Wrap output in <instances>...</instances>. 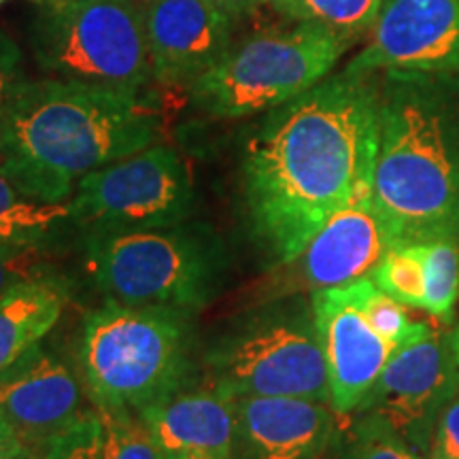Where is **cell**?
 Listing matches in <instances>:
<instances>
[{
    "mask_svg": "<svg viewBox=\"0 0 459 459\" xmlns=\"http://www.w3.org/2000/svg\"><path fill=\"white\" fill-rule=\"evenodd\" d=\"M378 74L342 71L266 111L243 145V196L254 234L285 266L336 211L372 189Z\"/></svg>",
    "mask_w": 459,
    "mask_h": 459,
    "instance_id": "obj_1",
    "label": "cell"
},
{
    "mask_svg": "<svg viewBox=\"0 0 459 459\" xmlns=\"http://www.w3.org/2000/svg\"><path fill=\"white\" fill-rule=\"evenodd\" d=\"M158 132L143 90L26 79L0 115V170L26 196L68 203L79 179L152 147Z\"/></svg>",
    "mask_w": 459,
    "mask_h": 459,
    "instance_id": "obj_2",
    "label": "cell"
},
{
    "mask_svg": "<svg viewBox=\"0 0 459 459\" xmlns=\"http://www.w3.org/2000/svg\"><path fill=\"white\" fill-rule=\"evenodd\" d=\"M372 200L395 247L459 240V74H378Z\"/></svg>",
    "mask_w": 459,
    "mask_h": 459,
    "instance_id": "obj_3",
    "label": "cell"
},
{
    "mask_svg": "<svg viewBox=\"0 0 459 459\" xmlns=\"http://www.w3.org/2000/svg\"><path fill=\"white\" fill-rule=\"evenodd\" d=\"M82 370L96 411L139 415L187 385V313L107 300L83 321Z\"/></svg>",
    "mask_w": 459,
    "mask_h": 459,
    "instance_id": "obj_4",
    "label": "cell"
},
{
    "mask_svg": "<svg viewBox=\"0 0 459 459\" xmlns=\"http://www.w3.org/2000/svg\"><path fill=\"white\" fill-rule=\"evenodd\" d=\"M83 243L107 300L132 307L200 311L220 296L230 273L226 247L204 223L83 237Z\"/></svg>",
    "mask_w": 459,
    "mask_h": 459,
    "instance_id": "obj_5",
    "label": "cell"
},
{
    "mask_svg": "<svg viewBox=\"0 0 459 459\" xmlns=\"http://www.w3.org/2000/svg\"><path fill=\"white\" fill-rule=\"evenodd\" d=\"M204 364L209 383L234 398L290 395L330 404L313 304L302 296L243 315L211 342Z\"/></svg>",
    "mask_w": 459,
    "mask_h": 459,
    "instance_id": "obj_6",
    "label": "cell"
},
{
    "mask_svg": "<svg viewBox=\"0 0 459 459\" xmlns=\"http://www.w3.org/2000/svg\"><path fill=\"white\" fill-rule=\"evenodd\" d=\"M353 43L307 22L268 28L230 45L221 60L189 85L192 102L220 119L271 111L330 77Z\"/></svg>",
    "mask_w": 459,
    "mask_h": 459,
    "instance_id": "obj_7",
    "label": "cell"
},
{
    "mask_svg": "<svg viewBox=\"0 0 459 459\" xmlns=\"http://www.w3.org/2000/svg\"><path fill=\"white\" fill-rule=\"evenodd\" d=\"M32 49L54 79L134 91L153 79L143 11L130 0H39Z\"/></svg>",
    "mask_w": 459,
    "mask_h": 459,
    "instance_id": "obj_8",
    "label": "cell"
},
{
    "mask_svg": "<svg viewBox=\"0 0 459 459\" xmlns=\"http://www.w3.org/2000/svg\"><path fill=\"white\" fill-rule=\"evenodd\" d=\"M73 226L83 237L179 226L194 209V183L177 149L152 145L77 181Z\"/></svg>",
    "mask_w": 459,
    "mask_h": 459,
    "instance_id": "obj_9",
    "label": "cell"
},
{
    "mask_svg": "<svg viewBox=\"0 0 459 459\" xmlns=\"http://www.w3.org/2000/svg\"><path fill=\"white\" fill-rule=\"evenodd\" d=\"M459 392V325L402 344L359 411L385 417L419 455L429 453L438 415Z\"/></svg>",
    "mask_w": 459,
    "mask_h": 459,
    "instance_id": "obj_10",
    "label": "cell"
},
{
    "mask_svg": "<svg viewBox=\"0 0 459 459\" xmlns=\"http://www.w3.org/2000/svg\"><path fill=\"white\" fill-rule=\"evenodd\" d=\"M344 71L459 74V0H385Z\"/></svg>",
    "mask_w": 459,
    "mask_h": 459,
    "instance_id": "obj_11",
    "label": "cell"
},
{
    "mask_svg": "<svg viewBox=\"0 0 459 459\" xmlns=\"http://www.w3.org/2000/svg\"><path fill=\"white\" fill-rule=\"evenodd\" d=\"M311 304L328 368L330 406L336 415H351L375 387L395 347L364 317L353 283L313 291Z\"/></svg>",
    "mask_w": 459,
    "mask_h": 459,
    "instance_id": "obj_12",
    "label": "cell"
},
{
    "mask_svg": "<svg viewBox=\"0 0 459 459\" xmlns=\"http://www.w3.org/2000/svg\"><path fill=\"white\" fill-rule=\"evenodd\" d=\"M395 247L387 221L378 213L372 189L361 192L317 230L308 245L285 266L298 290L321 291L368 279Z\"/></svg>",
    "mask_w": 459,
    "mask_h": 459,
    "instance_id": "obj_13",
    "label": "cell"
},
{
    "mask_svg": "<svg viewBox=\"0 0 459 459\" xmlns=\"http://www.w3.org/2000/svg\"><path fill=\"white\" fill-rule=\"evenodd\" d=\"M141 11L160 83L192 85L232 45L234 17L209 0H147Z\"/></svg>",
    "mask_w": 459,
    "mask_h": 459,
    "instance_id": "obj_14",
    "label": "cell"
},
{
    "mask_svg": "<svg viewBox=\"0 0 459 459\" xmlns=\"http://www.w3.org/2000/svg\"><path fill=\"white\" fill-rule=\"evenodd\" d=\"M0 412L26 445L45 443L88 415L79 377L41 342L0 372Z\"/></svg>",
    "mask_w": 459,
    "mask_h": 459,
    "instance_id": "obj_15",
    "label": "cell"
},
{
    "mask_svg": "<svg viewBox=\"0 0 459 459\" xmlns=\"http://www.w3.org/2000/svg\"><path fill=\"white\" fill-rule=\"evenodd\" d=\"M330 404L290 395H240L232 459H321L336 434Z\"/></svg>",
    "mask_w": 459,
    "mask_h": 459,
    "instance_id": "obj_16",
    "label": "cell"
},
{
    "mask_svg": "<svg viewBox=\"0 0 459 459\" xmlns=\"http://www.w3.org/2000/svg\"><path fill=\"white\" fill-rule=\"evenodd\" d=\"M164 455L232 459L237 398L221 387H186L139 412Z\"/></svg>",
    "mask_w": 459,
    "mask_h": 459,
    "instance_id": "obj_17",
    "label": "cell"
},
{
    "mask_svg": "<svg viewBox=\"0 0 459 459\" xmlns=\"http://www.w3.org/2000/svg\"><path fill=\"white\" fill-rule=\"evenodd\" d=\"M66 296L62 281L49 277L0 298V372L54 330L66 307Z\"/></svg>",
    "mask_w": 459,
    "mask_h": 459,
    "instance_id": "obj_18",
    "label": "cell"
},
{
    "mask_svg": "<svg viewBox=\"0 0 459 459\" xmlns=\"http://www.w3.org/2000/svg\"><path fill=\"white\" fill-rule=\"evenodd\" d=\"M66 226H73L68 203H41L26 196L0 170V238L45 249Z\"/></svg>",
    "mask_w": 459,
    "mask_h": 459,
    "instance_id": "obj_19",
    "label": "cell"
},
{
    "mask_svg": "<svg viewBox=\"0 0 459 459\" xmlns=\"http://www.w3.org/2000/svg\"><path fill=\"white\" fill-rule=\"evenodd\" d=\"M290 22L330 28L347 39H358L375 24L385 0H271Z\"/></svg>",
    "mask_w": 459,
    "mask_h": 459,
    "instance_id": "obj_20",
    "label": "cell"
},
{
    "mask_svg": "<svg viewBox=\"0 0 459 459\" xmlns=\"http://www.w3.org/2000/svg\"><path fill=\"white\" fill-rule=\"evenodd\" d=\"M338 459H423L385 417L359 411L338 440Z\"/></svg>",
    "mask_w": 459,
    "mask_h": 459,
    "instance_id": "obj_21",
    "label": "cell"
},
{
    "mask_svg": "<svg viewBox=\"0 0 459 459\" xmlns=\"http://www.w3.org/2000/svg\"><path fill=\"white\" fill-rule=\"evenodd\" d=\"M353 290L364 317L395 349L402 344L421 341L434 332L426 321H412L404 304L378 290L370 277L355 281Z\"/></svg>",
    "mask_w": 459,
    "mask_h": 459,
    "instance_id": "obj_22",
    "label": "cell"
},
{
    "mask_svg": "<svg viewBox=\"0 0 459 459\" xmlns=\"http://www.w3.org/2000/svg\"><path fill=\"white\" fill-rule=\"evenodd\" d=\"M426 266V302L423 308L438 321L451 325L459 300V240H436L423 245Z\"/></svg>",
    "mask_w": 459,
    "mask_h": 459,
    "instance_id": "obj_23",
    "label": "cell"
},
{
    "mask_svg": "<svg viewBox=\"0 0 459 459\" xmlns=\"http://www.w3.org/2000/svg\"><path fill=\"white\" fill-rule=\"evenodd\" d=\"M375 285L394 300L411 308H423L426 302V266H423V245L394 247L375 273Z\"/></svg>",
    "mask_w": 459,
    "mask_h": 459,
    "instance_id": "obj_24",
    "label": "cell"
},
{
    "mask_svg": "<svg viewBox=\"0 0 459 459\" xmlns=\"http://www.w3.org/2000/svg\"><path fill=\"white\" fill-rule=\"evenodd\" d=\"M100 412V411H99ZM102 459H164V453L134 412H100Z\"/></svg>",
    "mask_w": 459,
    "mask_h": 459,
    "instance_id": "obj_25",
    "label": "cell"
},
{
    "mask_svg": "<svg viewBox=\"0 0 459 459\" xmlns=\"http://www.w3.org/2000/svg\"><path fill=\"white\" fill-rule=\"evenodd\" d=\"M43 251L0 238V298L26 283L49 279Z\"/></svg>",
    "mask_w": 459,
    "mask_h": 459,
    "instance_id": "obj_26",
    "label": "cell"
},
{
    "mask_svg": "<svg viewBox=\"0 0 459 459\" xmlns=\"http://www.w3.org/2000/svg\"><path fill=\"white\" fill-rule=\"evenodd\" d=\"M22 71V51L13 39L0 30V115L11 105L15 94L24 85Z\"/></svg>",
    "mask_w": 459,
    "mask_h": 459,
    "instance_id": "obj_27",
    "label": "cell"
},
{
    "mask_svg": "<svg viewBox=\"0 0 459 459\" xmlns=\"http://www.w3.org/2000/svg\"><path fill=\"white\" fill-rule=\"evenodd\" d=\"M429 459H459V392L438 415L429 445Z\"/></svg>",
    "mask_w": 459,
    "mask_h": 459,
    "instance_id": "obj_28",
    "label": "cell"
},
{
    "mask_svg": "<svg viewBox=\"0 0 459 459\" xmlns=\"http://www.w3.org/2000/svg\"><path fill=\"white\" fill-rule=\"evenodd\" d=\"M26 443L11 426L9 419L0 412V459H17L24 453Z\"/></svg>",
    "mask_w": 459,
    "mask_h": 459,
    "instance_id": "obj_29",
    "label": "cell"
},
{
    "mask_svg": "<svg viewBox=\"0 0 459 459\" xmlns=\"http://www.w3.org/2000/svg\"><path fill=\"white\" fill-rule=\"evenodd\" d=\"M209 3L217 4V7L226 11L232 17H238L247 13V11H254L255 7H260L264 3H271V0H209Z\"/></svg>",
    "mask_w": 459,
    "mask_h": 459,
    "instance_id": "obj_30",
    "label": "cell"
},
{
    "mask_svg": "<svg viewBox=\"0 0 459 459\" xmlns=\"http://www.w3.org/2000/svg\"><path fill=\"white\" fill-rule=\"evenodd\" d=\"M164 459H187V457H177V455H164Z\"/></svg>",
    "mask_w": 459,
    "mask_h": 459,
    "instance_id": "obj_31",
    "label": "cell"
},
{
    "mask_svg": "<svg viewBox=\"0 0 459 459\" xmlns=\"http://www.w3.org/2000/svg\"><path fill=\"white\" fill-rule=\"evenodd\" d=\"M3 3H7V0H0V4H3ZM32 3H39V0H32Z\"/></svg>",
    "mask_w": 459,
    "mask_h": 459,
    "instance_id": "obj_32",
    "label": "cell"
}]
</instances>
